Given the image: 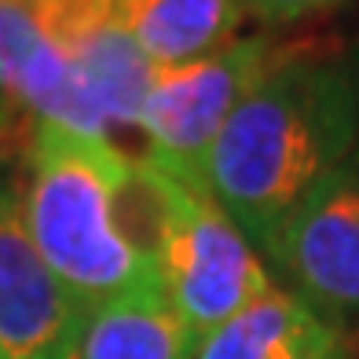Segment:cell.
<instances>
[{"label":"cell","instance_id":"obj_4","mask_svg":"<svg viewBox=\"0 0 359 359\" xmlns=\"http://www.w3.org/2000/svg\"><path fill=\"white\" fill-rule=\"evenodd\" d=\"M283 37H238L187 67H154L140 114V161L205 191V158L224 121L286 52Z\"/></svg>","mask_w":359,"mask_h":359},{"label":"cell","instance_id":"obj_11","mask_svg":"<svg viewBox=\"0 0 359 359\" xmlns=\"http://www.w3.org/2000/svg\"><path fill=\"white\" fill-rule=\"evenodd\" d=\"M334 4H341V0H238V8L246 15H257V19H264L271 26L301 22L308 15H319Z\"/></svg>","mask_w":359,"mask_h":359},{"label":"cell","instance_id":"obj_9","mask_svg":"<svg viewBox=\"0 0 359 359\" xmlns=\"http://www.w3.org/2000/svg\"><path fill=\"white\" fill-rule=\"evenodd\" d=\"M238 0H114V22L151 59V67H187L238 41Z\"/></svg>","mask_w":359,"mask_h":359},{"label":"cell","instance_id":"obj_7","mask_svg":"<svg viewBox=\"0 0 359 359\" xmlns=\"http://www.w3.org/2000/svg\"><path fill=\"white\" fill-rule=\"evenodd\" d=\"M151 59L118 22H110L77 48L67 85L37 125H55L121 151V133L140 136V114L151 88Z\"/></svg>","mask_w":359,"mask_h":359},{"label":"cell","instance_id":"obj_5","mask_svg":"<svg viewBox=\"0 0 359 359\" xmlns=\"http://www.w3.org/2000/svg\"><path fill=\"white\" fill-rule=\"evenodd\" d=\"M264 264L323 319L359 326V154L293 209Z\"/></svg>","mask_w":359,"mask_h":359},{"label":"cell","instance_id":"obj_1","mask_svg":"<svg viewBox=\"0 0 359 359\" xmlns=\"http://www.w3.org/2000/svg\"><path fill=\"white\" fill-rule=\"evenodd\" d=\"M19 213L34 250L81 308L161 290L154 268L161 172L110 143L34 125L19 158Z\"/></svg>","mask_w":359,"mask_h":359},{"label":"cell","instance_id":"obj_12","mask_svg":"<svg viewBox=\"0 0 359 359\" xmlns=\"http://www.w3.org/2000/svg\"><path fill=\"white\" fill-rule=\"evenodd\" d=\"M345 74H348V85H352V95H355V110H359V44L345 55Z\"/></svg>","mask_w":359,"mask_h":359},{"label":"cell","instance_id":"obj_6","mask_svg":"<svg viewBox=\"0 0 359 359\" xmlns=\"http://www.w3.org/2000/svg\"><path fill=\"white\" fill-rule=\"evenodd\" d=\"M85 316L29 242L19 172L0 158V359H70Z\"/></svg>","mask_w":359,"mask_h":359},{"label":"cell","instance_id":"obj_2","mask_svg":"<svg viewBox=\"0 0 359 359\" xmlns=\"http://www.w3.org/2000/svg\"><path fill=\"white\" fill-rule=\"evenodd\" d=\"M355 154L359 110L345 55L290 41L224 121L205 158V191L264 257L293 209Z\"/></svg>","mask_w":359,"mask_h":359},{"label":"cell","instance_id":"obj_8","mask_svg":"<svg viewBox=\"0 0 359 359\" xmlns=\"http://www.w3.org/2000/svg\"><path fill=\"white\" fill-rule=\"evenodd\" d=\"M191 359H348L345 330L283 286L194 341Z\"/></svg>","mask_w":359,"mask_h":359},{"label":"cell","instance_id":"obj_3","mask_svg":"<svg viewBox=\"0 0 359 359\" xmlns=\"http://www.w3.org/2000/svg\"><path fill=\"white\" fill-rule=\"evenodd\" d=\"M154 268L165 301L194 341L271 290L268 264L209 191L176 184L165 172Z\"/></svg>","mask_w":359,"mask_h":359},{"label":"cell","instance_id":"obj_10","mask_svg":"<svg viewBox=\"0 0 359 359\" xmlns=\"http://www.w3.org/2000/svg\"><path fill=\"white\" fill-rule=\"evenodd\" d=\"M191 352L194 334L154 286L92 308L70 359H191Z\"/></svg>","mask_w":359,"mask_h":359}]
</instances>
